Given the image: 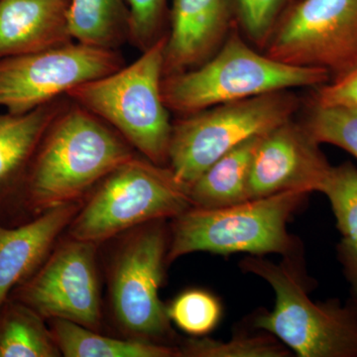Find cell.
Listing matches in <instances>:
<instances>
[{
    "label": "cell",
    "mask_w": 357,
    "mask_h": 357,
    "mask_svg": "<svg viewBox=\"0 0 357 357\" xmlns=\"http://www.w3.org/2000/svg\"><path fill=\"white\" fill-rule=\"evenodd\" d=\"M123 137L84 107L62 110L35 154L22 196L25 220L82 203L103 178L135 157Z\"/></svg>",
    "instance_id": "obj_1"
},
{
    "label": "cell",
    "mask_w": 357,
    "mask_h": 357,
    "mask_svg": "<svg viewBox=\"0 0 357 357\" xmlns=\"http://www.w3.org/2000/svg\"><path fill=\"white\" fill-rule=\"evenodd\" d=\"M98 248V244L62 237L38 270L9 297L31 307L47 321L64 319L100 332Z\"/></svg>",
    "instance_id": "obj_11"
},
{
    "label": "cell",
    "mask_w": 357,
    "mask_h": 357,
    "mask_svg": "<svg viewBox=\"0 0 357 357\" xmlns=\"http://www.w3.org/2000/svg\"><path fill=\"white\" fill-rule=\"evenodd\" d=\"M293 0H232L236 20L249 40L266 46L277 23Z\"/></svg>",
    "instance_id": "obj_25"
},
{
    "label": "cell",
    "mask_w": 357,
    "mask_h": 357,
    "mask_svg": "<svg viewBox=\"0 0 357 357\" xmlns=\"http://www.w3.org/2000/svg\"><path fill=\"white\" fill-rule=\"evenodd\" d=\"M128 35L144 51L160 38L167 0H126Z\"/></svg>",
    "instance_id": "obj_26"
},
{
    "label": "cell",
    "mask_w": 357,
    "mask_h": 357,
    "mask_svg": "<svg viewBox=\"0 0 357 357\" xmlns=\"http://www.w3.org/2000/svg\"><path fill=\"white\" fill-rule=\"evenodd\" d=\"M351 302L352 304H354V306L356 307L357 310V295H354V294H352Z\"/></svg>",
    "instance_id": "obj_29"
},
{
    "label": "cell",
    "mask_w": 357,
    "mask_h": 357,
    "mask_svg": "<svg viewBox=\"0 0 357 357\" xmlns=\"http://www.w3.org/2000/svg\"><path fill=\"white\" fill-rule=\"evenodd\" d=\"M330 79L321 68L285 64L258 53L232 33L204 64L164 77L162 93L169 109L188 115L275 91L323 86Z\"/></svg>",
    "instance_id": "obj_2"
},
{
    "label": "cell",
    "mask_w": 357,
    "mask_h": 357,
    "mask_svg": "<svg viewBox=\"0 0 357 357\" xmlns=\"http://www.w3.org/2000/svg\"><path fill=\"white\" fill-rule=\"evenodd\" d=\"M241 267L275 293L273 311L258 314L255 328L272 333L300 357H357V310L351 302H314L286 263L249 257Z\"/></svg>",
    "instance_id": "obj_6"
},
{
    "label": "cell",
    "mask_w": 357,
    "mask_h": 357,
    "mask_svg": "<svg viewBox=\"0 0 357 357\" xmlns=\"http://www.w3.org/2000/svg\"><path fill=\"white\" fill-rule=\"evenodd\" d=\"M83 203L58 206L20 225L0 222V307L43 264Z\"/></svg>",
    "instance_id": "obj_15"
},
{
    "label": "cell",
    "mask_w": 357,
    "mask_h": 357,
    "mask_svg": "<svg viewBox=\"0 0 357 357\" xmlns=\"http://www.w3.org/2000/svg\"><path fill=\"white\" fill-rule=\"evenodd\" d=\"M330 201L342 238L357 239V168L349 162L331 168L321 191Z\"/></svg>",
    "instance_id": "obj_21"
},
{
    "label": "cell",
    "mask_w": 357,
    "mask_h": 357,
    "mask_svg": "<svg viewBox=\"0 0 357 357\" xmlns=\"http://www.w3.org/2000/svg\"><path fill=\"white\" fill-rule=\"evenodd\" d=\"M265 48L285 64L342 76L357 66V0L292 2Z\"/></svg>",
    "instance_id": "obj_10"
},
{
    "label": "cell",
    "mask_w": 357,
    "mask_h": 357,
    "mask_svg": "<svg viewBox=\"0 0 357 357\" xmlns=\"http://www.w3.org/2000/svg\"><path fill=\"white\" fill-rule=\"evenodd\" d=\"M48 321L9 297L0 307V357H60Z\"/></svg>",
    "instance_id": "obj_19"
},
{
    "label": "cell",
    "mask_w": 357,
    "mask_h": 357,
    "mask_svg": "<svg viewBox=\"0 0 357 357\" xmlns=\"http://www.w3.org/2000/svg\"><path fill=\"white\" fill-rule=\"evenodd\" d=\"M307 192H279L220 208H192L173 218L167 263L194 252L290 255L287 222Z\"/></svg>",
    "instance_id": "obj_5"
},
{
    "label": "cell",
    "mask_w": 357,
    "mask_h": 357,
    "mask_svg": "<svg viewBox=\"0 0 357 357\" xmlns=\"http://www.w3.org/2000/svg\"><path fill=\"white\" fill-rule=\"evenodd\" d=\"M312 105L321 107H357V66L333 82L319 86Z\"/></svg>",
    "instance_id": "obj_27"
},
{
    "label": "cell",
    "mask_w": 357,
    "mask_h": 357,
    "mask_svg": "<svg viewBox=\"0 0 357 357\" xmlns=\"http://www.w3.org/2000/svg\"><path fill=\"white\" fill-rule=\"evenodd\" d=\"M183 357H285V347L270 337L238 335L229 342L208 337L190 338L180 347Z\"/></svg>",
    "instance_id": "obj_22"
},
{
    "label": "cell",
    "mask_w": 357,
    "mask_h": 357,
    "mask_svg": "<svg viewBox=\"0 0 357 357\" xmlns=\"http://www.w3.org/2000/svg\"><path fill=\"white\" fill-rule=\"evenodd\" d=\"M107 270L110 312L128 338L164 344L174 335L168 307L160 299L170 231L165 220L121 234Z\"/></svg>",
    "instance_id": "obj_7"
},
{
    "label": "cell",
    "mask_w": 357,
    "mask_h": 357,
    "mask_svg": "<svg viewBox=\"0 0 357 357\" xmlns=\"http://www.w3.org/2000/svg\"><path fill=\"white\" fill-rule=\"evenodd\" d=\"M298 107L297 96L281 91L185 115L173 123L169 168L190 187L208 167L244 141L292 119Z\"/></svg>",
    "instance_id": "obj_8"
},
{
    "label": "cell",
    "mask_w": 357,
    "mask_h": 357,
    "mask_svg": "<svg viewBox=\"0 0 357 357\" xmlns=\"http://www.w3.org/2000/svg\"><path fill=\"white\" fill-rule=\"evenodd\" d=\"M331 168L318 141L304 124L290 119L259 138L249 172L248 199L319 192Z\"/></svg>",
    "instance_id": "obj_12"
},
{
    "label": "cell",
    "mask_w": 357,
    "mask_h": 357,
    "mask_svg": "<svg viewBox=\"0 0 357 357\" xmlns=\"http://www.w3.org/2000/svg\"><path fill=\"white\" fill-rule=\"evenodd\" d=\"M122 64L123 60L114 49L75 41L0 59V109L24 114L112 74Z\"/></svg>",
    "instance_id": "obj_9"
},
{
    "label": "cell",
    "mask_w": 357,
    "mask_h": 357,
    "mask_svg": "<svg viewBox=\"0 0 357 357\" xmlns=\"http://www.w3.org/2000/svg\"><path fill=\"white\" fill-rule=\"evenodd\" d=\"M338 259L344 267L351 294L357 295V239L342 238L337 245Z\"/></svg>",
    "instance_id": "obj_28"
},
{
    "label": "cell",
    "mask_w": 357,
    "mask_h": 357,
    "mask_svg": "<svg viewBox=\"0 0 357 357\" xmlns=\"http://www.w3.org/2000/svg\"><path fill=\"white\" fill-rule=\"evenodd\" d=\"M261 136L244 141L223 155L190 185L192 208H220L248 201L251 162Z\"/></svg>",
    "instance_id": "obj_17"
},
{
    "label": "cell",
    "mask_w": 357,
    "mask_h": 357,
    "mask_svg": "<svg viewBox=\"0 0 357 357\" xmlns=\"http://www.w3.org/2000/svg\"><path fill=\"white\" fill-rule=\"evenodd\" d=\"M167 307L171 321L192 337H204L211 332L222 316L217 298L201 289L181 293Z\"/></svg>",
    "instance_id": "obj_24"
},
{
    "label": "cell",
    "mask_w": 357,
    "mask_h": 357,
    "mask_svg": "<svg viewBox=\"0 0 357 357\" xmlns=\"http://www.w3.org/2000/svg\"><path fill=\"white\" fill-rule=\"evenodd\" d=\"M61 112L62 107L53 102L24 114H0V222H26V178L45 133Z\"/></svg>",
    "instance_id": "obj_13"
},
{
    "label": "cell",
    "mask_w": 357,
    "mask_h": 357,
    "mask_svg": "<svg viewBox=\"0 0 357 357\" xmlns=\"http://www.w3.org/2000/svg\"><path fill=\"white\" fill-rule=\"evenodd\" d=\"M65 357H178V347L134 338H116L64 319L48 321Z\"/></svg>",
    "instance_id": "obj_18"
},
{
    "label": "cell",
    "mask_w": 357,
    "mask_h": 357,
    "mask_svg": "<svg viewBox=\"0 0 357 357\" xmlns=\"http://www.w3.org/2000/svg\"><path fill=\"white\" fill-rule=\"evenodd\" d=\"M234 20L232 0H172L164 77L194 69L213 57Z\"/></svg>",
    "instance_id": "obj_14"
},
{
    "label": "cell",
    "mask_w": 357,
    "mask_h": 357,
    "mask_svg": "<svg viewBox=\"0 0 357 357\" xmlns=\"http://www.w3.org/2000/svg\"><path fill=\"white\" fill-rule=\"evenodd\" d=\"M303 124L319 144L342 148L357 159V107L312 105Z\"/></svg>",
    "instance_id": "obj_23"
},
{
    "label": "cell",
    "mask_w": 357,
    "mask_h": 357,
    "mask_svg": "<svg viewBox=\"0 0 357 357\" xmlns=\"http://www.w3.org/2000/svg\"><path fill=\"white\" fill-rule=\"evenodd\" d=\"M70 0H0V59L73 42L68 29Z\"/></svg>",
    "instance_id": "obj_16"
},
{
    "label": "cell",
    "mask_w": 357,
    "mask_h": 357,
    "mask_svg": "<svg viewBox=\"0 0 357 357\" xmlns=\"http://www.w3.org/2000/svg\"><path fill=\"white\" fill-rule=\"evenodd\" d=\"M68 29L73 41L114 49L128 34L126 0H70Z\"/></svg>",
    "instance_id": "obj_20"
},
{
    "label": "cell",
    "mask_w": 357,
    "mask_h": 357,
    "mask_svg": "<svg viewBox=\"0 0 357 357\" xmlns=\"http://www.w3.org/2000/svg\"><path fill=\"white\" fill-rule=\"evenodd\" d=\"M165 43L166 36L160 37L132 64L77 86L67 95L159 166L168 164L173 128L162 93Z\"/></svg>",
    "instance_id": "obj_3"
},
{
    "label": "cell",
    "mask_w": 357,
    "mask_h": 357,
    "mask_svg": "<svg viewBox=\"0 0 357 357\" xmlns=\"http://www.w3.org/2000/svg\"><path fill=\"white\" fill-rule=\"evenodd\" d=\"M191 208L189 187L169 167L135 156L93 188L66 234L100 245L146 223L173 220Z\"/></svg>",
    "instance_id": "obj_4"
}]
</instances>
